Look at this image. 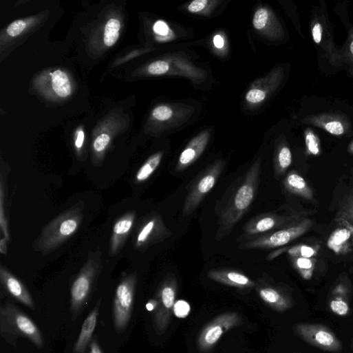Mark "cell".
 <instances>
[{
	"label": "cell",
	"instance_id": "obj_1",
	"mask_svg": "<svg viewBox=\"0 0 353 353\" xmlns=\"http://www.w3.org/2000/svg\"><path fill=\"white\" fill-rule=\"evenodd\" d=\"M84 210L85 204L80 201L52 220L34 243V250L45 256L58 250L78 231Z\"/></svg>",
	"mask_w": 353,
	"mask_h": 353
},
{
	"label": "cell",
	"instance_id": "obj_2",
	"mask_svg": "<svg viewBox=\"0 0 353 353\" xmlns=\"http://www.w3.org/2000/svg\"><path fill=\"white\" fill-rule=\"evenodd\" d=\"M261 175V162L257 160L250 168L244 180L229 205L223 212L215 239L221 241L229 235L251 206L257 193Z\"/></svg>",
	"mask_w": 353,
	"mask_h": 353
},
{
	"label": "cell",
	"instance_id": "obj_3",
	"mask_svg": "<svg viewBox=\"0 0 353 353\" xmlns=\"http://www.w3.org/2000/svg\"><path fill=\"white\" fill-rule=\"evenodd\" d=\"M102 252L100 248L89 252L71 288V312L74 321L82 312L94 291L103 269Z\"/></svg>",
	"mask_w": 353,
	"mask_h": 353
},
{
	"label": "cell",
	"instance_id": "obj_4",
	"mask_svg": "<svg viewBox=\"0 0 353 353\" xmlns=\"http://www.w3.org/2000/svg\"><path fill=\"white\" fill-rule=\"evenodd\" d=\"M0 332L11 344L22 337L30 340L39 348L44 345L42 333L36 324L12 303H6L0 308Z\"/></svg>",
	"mask_w": 353,
	"mask_h": 353
},
{
	"label": "cell",
	"instance_id": "obj_5",
	"mask_svg": "<svg viewBox=\"0 0 353 353\" xmlns=\"http://www.w3.org/2000/svg\"><path fill=\"white\" fill-rule=\"evenodd\" d=\"M138 275L135 272L126 276L118 284L114 301V327L117 332H124L131 319Z\"/></svg>",
	"mask_w": 353,
	"mask_h": 353
},
{
	"label": "cell",
	"instance_id": "obj_6",
	"mask_svg": "<svg viewBox=\"0 0 353 353\" xmlns=\"http://www.w3.org/2000/svg\"><path fill=\"white\" fill-rule=\"evenodd\" d=\"M177 292V279L173 274L169 273L160 285L156 297L158 300V306L154 310L153 326L159 335L164 333L170 324Z\"/></svg>",
	"mask_w": 353,
	"mask_h": 353
},
{
	"label": "cell",
	"instance_id": "obj_7",
	"mask_svg": "<svg viewBox=\"0 0 353 353\" xmlns=\"http://www.w3.org/2000/svg\"><path fill=\"white\" fill-rule=\"evenodd\" d=\"M244 322L242 316L235 312L220 314L208 323L200 331L197 346L201 352L211 351L224 334L240 326Z\"/></svg>",
	"mask_w": 353,
	"mask_h": 353
},
{
	"label": "cell",
	"instance_id": "obj_8",
	"mask_svg": "<svg viewBox=\"0 0 353 353\" xmlns=\"http://www.w3.org/2000/svg\"><path fill=\"white\" fill-rule=\"evenodd\" d=\"M224 167L223 162L217 161L199 176L184 201L183 217L192 214L213 189L222 173Z\"/></svg>",
	"mask_w": 353,
	"mask_h": 353
},
{
	"label": "cell",
	"instance_id": "obj_9",
	"mask_svg": "<svg viewBox=\"0 0 353 353\" xmlns=\"http://www.w3.org/2000/svg\"><path fill=\"white\" fill-rule=\"evenodd\" d=\"M295 332L303 340L312 345L330 352L339 351L341 341L327 326L319 323H298L294 326Z\"/></svg>",
	"mask_w": 353,
	"mask_h": 353
},
{
	"label": "cell",
	"instance_id": "obj_10",
	"mask_svg": "<svg viewBox=\"0 0 353 353\" xmlns=\"http://www.w3.org/2000/svg\"><path fill=\"white\" fill-rule=\"evenodd\" d=\"M165 233V227L160 217L151 215L142 223L135 239V248L145 250L157 242Z\"/></svg>",
	"mask_w": 353,
	"mask_h": 353
},
{
	"label": "cell",
	"instance_id": "obj_11",
	"mask_svg": "<svg viewBox=\"0 0 353 353\" xmlns=\"http://www.w3.org/2000/svg\"><path fill=\"white\" fill-rule=\"evenodd\" d=\"M0 281L5 290L14 299L31 309L36 308L34 300L28 288L3 264L0 266Z\"/></svg>",
	"mask_w": 353,
	"mask_h": 353
},
{
	"label": "cell",
	"instance_id": "obj_12",
	"mask_svg": "<svg viewBox=\"0 0 353 353\" xmlns=\"http://www.w3.org/2000/svg\"><path fill=\"white\" fill-rule=\"evenodd\" d=\"M136 211H128L116 222L110 239L109 254L118 255L125 246L136 219Z\"/></svg>",
	"mask_w": 353,
	"mask_h": 353
},
{
	"label": "cell",
	"instance_id": "obj_13",
	"mask_svg": "<svg viewBox=\"0 0 353 353\" xmlns=\"http://www.w3.org/2000/svg\"><path fill=\"white\" fill-rule=\"evenodd\" d=\"M208 277L217 283L233 288L246 289L255 286L256 284L244 274L234 270L215 269L208 272Z\"/></svg>",
	"mask_w": 353,
	"mask_h": 353
},
{
	"label": "cell",
	"instance_id": "obj_14",
	"mask_svg": "<svg viewBox=\"0 0 353 353\" xmlns=\"http://www.w3.org/2000/svg\"><path fill=\"white\" fill-rule=\"evenodd\" d=\"M209 140V134L204 132L191 141L181 153L176 167V170L180 172L193 164L203 153Z\"/></svg>",
	"mask_w": 353,
	"mask_h": 353
},
{
	"label": "cell",
	"instance_id": "obj_15",
	"mask_svg": "<svg viewBox=\"0 0 353 353\" xmlns=\"http://www.w3.org/2000/svg\"><path fill=\"white\" fill-rule=\"evenodd\" d=\"M101 301L102 298L98 301L93 310L85 320L79 337L74 345V353H85L89 344L91 343L97 324Z\"/></svg>",
	"mask_w": 353,
	"mask_h": 353
},
{
	"label": "cell",
	"instance_id": "obj_16",
	"mask_svg": "<svg viewBox=\"0 0 353 353\" xmlns=\"http://www.w3.org/2000/svg\"><path fill=\"white\" fill-rule=\"evenodd\" d=\"M10 172L9 169H4L0 171V229H1V235H3L9 243L12 242V238L9 228L7 204L8 202V179Z\"/></svg>",
	"mask_w": 353,
	"mask_h": 353
},
{
	"label": "cell",
	"instance_id": "obj_17",
	"mask_svg": "<svg viewBox=\"0 0 353 353\" xmlns=\"http://www.w3.org/2000/svg\"><path fill=\"white\" fill-rule=\"evenodd\" d=\"M257 292L262 301L272 310L284 312L292 307L290 299L274 288L261 286Z\"/></svg>",
	"mask_w": 353,
	"mask_h": 353
},
{
	"label": "cell",
	"instance_id": "obj_18",
	"mask_svg": "<svg viewBox=\"0 0 353 353\" xmlns=\"http://www.w3.org/2000/svg\"><path fill=\"white\" fill-rule=\"evenodd\" d=\"M277 218L271 215H261L250 220L244 228V235L254 236L265 234L275 228L277 225Z\"/></svg>",
	"mask_w": 353,
	"mask_h": 353
},
{
	"label": "cell",
	"instance_id": "obj_19",
	"mask_svg": "<svg viewBox=\"0 0 353 353\" xmlns=\"http://www.w3.org/2000/svg\"><path fill=\"white\" fill-rule=\"evenodd\" d=\"M163 156V152H158L151 156L137 172L136 182L140 184L146 182L160 166Z\"/></svg>",
	"mask_w": 353,
	"mask_h": 353
},
{
	"label": "cell",
	"instance_id": "obj_20",
	"mask_svg": "<svg viewBox=\"0 0 353 353\" xmlns=\"http://www.w3.org/2000/svg\"><path fill=\"white\" fill-rule=\"evenodd\" d=\"M52 77V87L54 92L62 98H67L72 94V85L67 75L57 70L51 74Z\"/></svg>",
	"mask_w": 353,
	"mask_h": 353
},
{
	"label": "cell",
	"instance_id": "obj_21",
	"mask_svg": "<svg viewBox=\"0 0 353 353\" xmlns=\"http://www.w3.org/2000/svg\"><path fill=\"white\" fill-rule=\"evenodd\" d=\"M120 28L121 24L118 20L112 19L109 21L105 27L104 39L105 44L107 47H112L117 43Z\"/></svg>",
	"mask_w": 353,
	"mask_h": 353
},
{
	"label": "cell",
	"instance_id": "obj_22",
	"mask_svg": "<svg viewBox=\"0 0 353 353\" xmlns=\"http://www.w3.org/2000/svg\"><path fill=\"white\" fill-rule=\"evenodd\" d=\"M350 237V232L347 229H340L330 237L328 241L330 248H336L346 242Z\"/></svg>",
	"mask_w": 353,
	"mask_h": 353
},
{
	"label": "cell",
	"instance_id": "obj_23",
	"mask_svg": "<svg viewBox=\"0 0 353 353\" xmlns=\"http://www.w3.org/2000/svg\"><path fill=\"white\" fill-rule=\"evenodd\" d=\"M153 31L159 36L157 40L161 42L168 41L174 37L173 32L163 21L157 22L153 26Z\"/></svg>",
	"mask_w": 353,
	"mask_h": 353
},
{
	"label": "cell",
	"instance_id": "obj_24",
	"mask_svg": "<svg viewBox=\"0 0 353 353\" xmlns=\"http://www.w3.org/2000/svg\"><path fill=\"white\" fill-rule=\"evenodd\" d=\"M111 141V138L109 135L104 133L99 136L95 140L94 144V149L96 155L99 158V162L100 156L105 151Z\"/></svg>",
	"mask_w": 353,
	"mask_h": 353
},
{
	"label": "cell",
	"instance_id": "obj_25",
	"mask_svg": "<svg viewBox=\"0 0 353 353\" xmlns=\"http://www.w3.org/2000/svg\"><path fill=\"white\" fill-rule=\"evenodd\" d=\"M331 310L337 315L345 316L349 312L347 303L341 298L332 299L330 303Z\"/></svg>",
	"mask_w": 353,
	"mask_h": 353
},
{
	"label": "cell",
	"instance_id": "obj_26",
	"mask_svg": "<svg viewBox=\"0 0 353 353\" xmlns=\"http://www.w3.org/2000/svg\"><path fill=\"white\" fill-rule=\"evenodd\" d=\"M268 21V13L265 9L258 10L253 18V26L257 30H263L267 25Z\"/></svg>",
	"mask_w": 353,
	"mask_h": 353
},
{
	"label": "cell",
	"instance_id": "obj_27",
	"mask_svg": "<svg viewBox=\"0 0 353 353\" xmlns=\"http://www.w3.org/2000/svg\"><path fill=\"white\" fill-rule=\"evenodd\" d=\"M169 69V64L167 62L160 61L151 64L148 71L151 75L160 76L167 74Z\"/></svg>",
	"mask_w": 353,
	"mask_h": 353
},
{
	"label": "cell",
	"instance_id": "obj_28",
	"mask_svg": "<svg viewBox=\"0 0 353 353\" xmlns=\"http://www.w3.org/2000/svg\"><path fill=\"white\" fill-rule=\"evenodd\" d=\"M292 162V155L290 149L287 147H284L279 151L278 156V164L280 169H287Z\"/></svg>",
	"mask_w": 353,
	"mask_h": 353
},
{
	"label": "cell",
	"instance_id": "obj_29",
	"mask_svg": "<svg viewBox=\"0 0 353 353\" xmlns=\"http://www.w3.org/2000/svg\"><path fill=\"white\" fill-rule=\"evenodd\" d=\"M173 116L172 109L167 106H160L153 111V116L159 121H167Z\"/></svg>",
	"mask_w": 353,
	"mask_h": 353
},
{
	"label": "cell",
	"instance_id": "obj_30",
	"mask_svg": "<svg viewBox=\"0 0 353 353\" xmlns=\"http://www.w3.org/2000/svg\"><path fill=\"white\" fill-rule=\"evenodd\" d=\"M306 144L308 151L313 155H317L319 153L318 140L310 130L306 133Z\"/></svg>",
	"mask_w": 353,
	"mask_h": 353
},
{
	"label": "cell",
	"instance_id": "obj_31",
	"mask_svg": "<svg viewBox=\"0 0 353 353\" xmlns=\"http://www.w3.org/2000/svg\"><path fill=\"white\" fill-rule=\"evenodd\" d=\"M287 185L292 189L302 190L306 187L304 180L297 174H290L286 179Z\"/></svg>",
	"mask_w": 353,
	"mask_h": 353
},
{
	"label": "cell",
	"instance_id": "obj_32",
	"mask_svg": "<svg viewBox=\"0 0 353 353\" xmlns=\"http://www.w3.org/2000/svg\"><path fill=\"white\" fill-rule=\"evenodd\" d=\"M265 98L266 93L260 89L250 90L246 96V101L253 104L259 103L264 101Z\"/></svg>",
	"mask_w": 353,
	"mask_h": 353
},
{
	"label": "cell",
	"instance_id": "obj_33",
	"mask_svg": "<svg viewBox=\"0 0 353 353\" xmlns=\"http://www.w3.org/2000/svg\"><path fill=\"white\" fill-rule=\"evenodd\" d=\"M27 24L23 21H17L12 23L8 28V34L12 37H17L21 34L26 29Z\"/></svg>",
	"mask_w": 353,
	"mask_h": 353
},
{
	"label": "cell",
	"instance_id": "obj_34",
	"mask_svg": "<svg viewBox=\"0 0 353 353\" xmlns=\"http://www.w3.org/2000/svg\"><path fill=\"white\" fill-rule=\"evenodd\" d=\"M173 312L177 317L184 318L190 312V305L184 300L178 301L175 302Z\"/></svg>",
	"mask_w": 353,
	"mask_h": 353
},
{
	"label": "cell",
	"instance_id": "obj_35",
	"mask_svg": "<svg viewBox=\"0 0 353 353\" xmlns=\"http://www.w3.org/2000/svg\"><path fill=\"white\" fill-rule=\"evenodd\" d=\"M325 129L328 132L335 136L342 135L344 132L342 124L338 121L328 122L325 125Z\"/></svg>",
	"mask_w": 353,
	"mask_h": 353
},
{
	"label": "cell",
	"instance_id": "obj_36",
	"mask_svg": "<svg viewBox=\"0 0 353 353\" xmlns=\"http://www.w3.org/2000/svg\"><path fill=\"white\" fill-rule=\"evenodd\" d=\"M208 3L207 0H195L189 5V11L193 14L199 13L206 8Z\"/></svg>",
	"mask_w": 353,
	"mask_h": 353
},
{
	"label": "cell",
	"instance_id": "obj_37",
	"mask_svg": "<svg viewBox=\"0 0 353 353\" xmlns=\"http://www.w3.org/2000/svg\"><path fill=\"white\" fill-rule=\"evenodd\" d=\"M322 28L319 23H317L312 28L313 41L316 44H319L321 41Z\"/></svg>",
	"mask_w": 353,
	"mask_h": 353
},
{
	"label": "cell",
	"instance_id": "obj_38",
	"mask_svg": "<svg viewBox=\"0 0 353 353\" xmlns=\"http://www.w3.org/2000/svg\"><path fill=\"white\" fill-rule=\"evenodd\" d=\"M297 265L301 270H309L312 268V262L308 258L300 257L297 260Z\"/></svg>",
	"mask_w": 353,
	"mask_h": 353
},
{
	"label": "cell",
	"instance_id": "obj_39",
	"mask_svg": "<svg viewBox=\"0 0 353 353\" xmlns=\"http://www.w3.org/2000/svg\"><path fill=\"white\" fill-rule=\"evenodd\" d=\"M8 239L3 235H1V238H0V253L5 256L8 255Z\"/></svg>",
	"mask_w": 353,
	"mask_h": 353
},
{
	"label": "cell",
	"instance_id": "obj_40",
	"mask_svg": "<svg viewBox=\"0 0 353 353\" xmlns=\"http://www.w3.org/2000/svg\"><path fill=\"white\" fill-rule=\"evenodd\" d=\"M301 255L306 258H309L314 254V250L309 246H303L299 250Z\"/></svg>",
	"mask_w": 353,
	"mask_h": 353
},
{
	"label": "cell",
	"instance_id": "obj_41",
	"mask_svg": "<svg viewBox=\"0 0 353 353\" xmlns=\"http://www.w3.org/2000/svg\"><path fill=\"white\" fill-rule=\"evenodd\" d=\"M85 140V133L83 131H79L78 134L77 139L76 140V147L78 150H81L84 144Z\"/></svg>",
	"mask_w": 353,
	"mask_h": 353
},
{
	"label": "cell",
	"instance_id": "obj_42",
	"mask_svg": "<svg viewBox=\"0 0 353 353\" xmlns=\"http://www.w3.org/2000/svg\"><path fill=\"white\" fill-rule=\"evenodd\" d=\"M213 43L216 48L222 49L224 46V40L220 35H216L213 39Z\"/></svg>",
	"mask_w": 353,
	"mask_h": 353
},
{
	"label": "cell",
	"instance_id": "obj_43",
	"mask_svg": "<svg viewBox=\"0 0 353 353\" xmlns=\"http://www.w3.org/2000/svg\"><path fill=\"white\" fill-rule=\"evenodd\" d=\"M90 353H103L102 350L96 341L93 340L90 344Z\"/></svg>",
	"mask_w": 353,
	"mask_h": 353
},
{
	"label": "cell",
	"instance_id": "obj_44",
	"mask_svg": "<svg viewBox=\"0 0 353 353\" xmlns=\"http://www.w3.org/2000/svg\"><path fill=\"white\" fill-rule=\"evenodd\" d=\"M158 306V300L156 298L150 299L147 303V308L148 310H155Z\"/></svg>",
	"mask_w": 353,
	"mask_h": 353
},
{
	"label": "cell",
	"instance_id": "obj_45",
	"mask_svg": "<svg viewBox=\"0 0 353 353\" xmlns=\"http://www.w3.org/2000/svg\"><path fill=\"white\" fill-rule=\"evenodd\" d=\"M350 49L352 54L353 55V42L351 43Z\"/></svg>",
	"mask_w": 353,
	"mask_h": 353
}]
</instances>
